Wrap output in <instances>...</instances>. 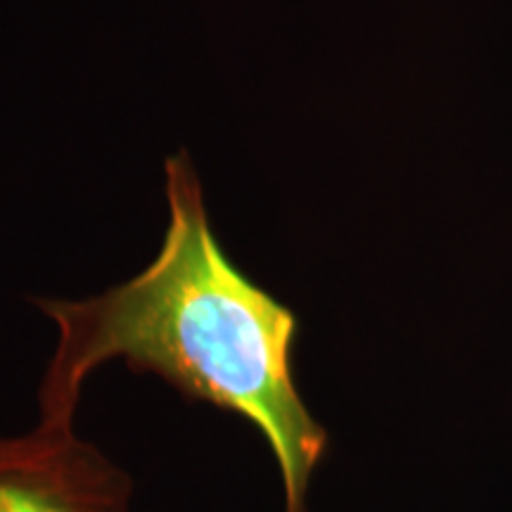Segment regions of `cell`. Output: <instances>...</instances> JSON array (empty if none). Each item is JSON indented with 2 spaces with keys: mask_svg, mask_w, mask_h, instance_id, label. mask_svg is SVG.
Masks as SVG:
<instances>
[{
  "mask_svg": "<svg viewBox=\"0 0 512 512\" xmlns=\"http://www.w3.org/2000/svg\"><path fill=\"white\" fill-rule=\"evenodd\" d=\"M166 202L162 247L138 275L79 302L36 299L57 328L38 422L72 427L88 377L121 361L254 425L278 465L283 512H309L328 434L294 377L299 320L230 261L188 152L166 162Z\"/></svg>",
  "mask_w": 512,
  "mask_h": 512,
  "instance_id": "1",
  "label": "cell"
},
{
  "mask_svg": "<svg viewBox=\"0 0 512 512\" xmlns=\"http://www.w3.org/2000/svg\"><path fill=\"white\" fill-rule=\"evenodd\" d=\"M0 512H133V482L76 427L0 437Z\"/></svg>",
  "mask_w": 512,
  "mask_h": 512,
  "instance_id": "2",
  "label": "cell"
}]
</instances>
